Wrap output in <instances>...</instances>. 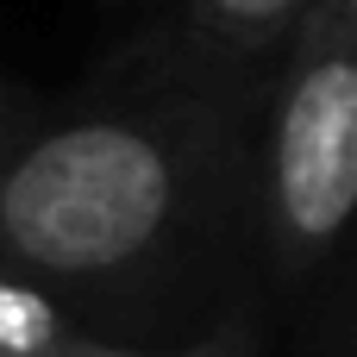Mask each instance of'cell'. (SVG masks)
Instances as JSON below:
<instances>
[{
  "mask_svg": "<svg viewBox=\"0 0 357 357\" xmlns=\"http://www.w3.org/2000/svg\"><path fill=\"white\" fill-rule=\"evenodd\" d=\"M19 126H25V94L0 88V163L13 157V144H19Z\"/></svg>",
  "mask_w": 357,
  "mask_h": 357,
  "instance_id": "8992f818",
  "label": "cell"
},
{
  "mask_svg": "<svg viewBox=\"0 0 357 357\" xmlns=\"http://www.w3.org/2000/svg\"><path fill=\"white\" fill-rule=\"evenodd\" d=\"M195 151L144 113H75L0 163V270L38 289H100L144 270L182 226Z\"/></svg>",
  "mask_w": 357,
  "mask_h": 357,
  "instance_id": "6da1fadb",
  "label": "cell"
},
{
  "mask_svg": "<svg viewBox=\"0 0 357 357\" xmlns=\"http://www.w3.org/2000/svg\"><path fill=\"white\" fill-rule=\"evenodd\" d=\"M264 220L282 270L320 264L357 220V0H314L264 132Z\"/></svg>",
  "mask_w": 357,
  "mask_h": 357,
  "instance_id": "7a4b0ae2",
  "label": "cell"
},
{
  "mask_svg": "<svg viewBox=\"0 0 357 357\" xmlns=\"http://www.w3.org/2000/svg\"><path fill=\"white\" fill-rule=\"evenodd\" d=\"M44 357H251V333H245V320H232L213 339L182 345V351H132V345H107V339H88V333H69V339H56Z\"/></svg>",
  "mask_w": 357,
  "mask_h": 357,
  "instance_id": "5b68a950",
  "label": "cell"
},
{
  "mask_svg": "<svg viewBox=\"0 0 357 357\" xmlns=\"http://www.w3.org/2000/svg\"><path fill=\"white\" fill-rule=\"evenodd\" d=\"M69 314L50 301V289L19 282L0 270V357H44L56 339H69Z\"/></svg>",
  "mask_w": 357,
  "mask_h": 357,
  "instance_id": "277c9868",
  "label": "cell"
},
{
  "mask_svg": "<svg viewBox=\"0 0 357 357\" xmlns=\"http://www.w3.org/2000/svg\"><path fill=\"white\" fill-rule=\"evenodd\" d=\"M307 0H195V25L201 38L232 56V63H257L270 56L295 25H301Z\"/></svg>",
  "mask_w": 357,
  "mask_h": 357,
  "instance_id": "3957f363",
  "label": "cell"
}]
</instances>
